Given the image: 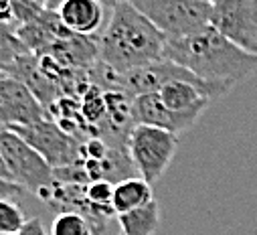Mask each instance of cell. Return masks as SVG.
Wrapping results in <instances>:
<instances>
[{"mask_svg":"<svg viewBox=\"0 0 257 235\" xmlns=\"http://www.w3.org/2000/svg\"><path fill=\"white\" fill-rule=\"evenodd\" d=\"M103 11L99 0H65L57 9V15L71 33L93 37L103 25Z\"/></svg>","mask_w":257,"mask_h":235,"instance_id":"obj_10","label":"cell"},{"mask_svg":"<svg viewBox=\"0 0 257 235\" xmlns=\"http://www.w3.org/2000/svg\"><path fill=\"white\" fill-rule=\"evenodd\" d=\"M47 9L31 3V0H13V13H15V25L23 27V25H31L35 21H39V17L45 13Z\"/></svg>","mask_w":257,"mask_h":235,"instance_id":"obj_15","label":"cell"},{"mask_svg":"<svg viewBox=\"0 0 257 235\" xmlns=\"http://www.w3.org/2000/svg\"><path fill=\"white\" fill-rule=\"evenodd\" d=\"M166 37L132 5L119 3L97 37V63L113 73H127L162 61Z\"/></svg>","mask_w":257,"mask_h":235,"instance_id":"obj_2","label":"cell"},{"mask_svg":"<svg viewBox=\"0 0 257 235\" xmlns=\"http://www.w3.org/2000/svg\"><path fill=\"white\" fill-rule=\"evenodd\" d=\"M164 57L227 91L257 71V57L239 49L213 25L180 39H168Z\"/></svg>","mask_w":257,"mask_h":235,"instance_id":"obj_1","label":"cell"},{"mask_svg":"<svg viewBox=\"0 0 257 235\" xmlns=\"http://www.w3.org/2000/svg\"><path fill=\"white\" fill-rule=\"evenodd\" d=\"M5 130H7V128H5V126H3V124H0V132H5Z\"/></svg>","mask_w":257,"mask_h":235,"instance_id":"obj_24","label":"cell"},{"mask_svg":"<svg viewBox=\"0 0 257 235\" xmlns=\"http://www.w3.org/2000/svg\"><path fill=\"white\" fill-rule=\"evenodd\" d=\"M150 201H154L152 185L146 183L142 176H130V179L115 183V187H113V203L111 205H113L115 215L130 213L138 207H144Z\"/></svg>","mask_w":257,"mask_h":235,"instance_id":"obj_11","label":"cell"},{"mask_svg":"<svg viewBox=\"0 0 257 235\" xmlns=\"http://www.w3.org/2000/svg\"><path fill=\"white\" fill-rule=\"evenodd\" d=\"M15 13H13V0H0V25H13Z\"/></svg>","mask_w":257,"mask_h":235,"instance_id":"obj_18","label":"cell"},{"mask_svg":"<svg viewBox=\"0 0 257 235\" xmlns=\"http://www.w3.org/2000/svg\"><path fill=\"white\" fill-rule=\"evenodd\" d=\"M23 187H19L17 183H11V181H5L0 179V199H15L19 195H23Z\"/></svg>","mask_w":257,"mask_h":235,"instance_id":"obj_17","label":"cell"},{"mask_svg":"<svg viewBox=\"0 0 257 235\" xmlns=\"http://www.w3.org/2000/svg\"><path fill=\"white\" fill-rule=\"evenodd\" d=\"M49 118L33 89L13 75H0V124L7 130L31 126Z\"/></svg>","mask_w":257,"mask_h":235,"instance_id":"obj_8","label":"cell"},{"mask_svg":"<svg viewBox=\"0 0 257 235\" xmlns=\"http://www.w3.org/2000/svg\"><path fill=\"white\" fill-rule=\"evenodd\" d=\"M0 148H3L13 183L47 203L57 183L55 168L13 130L0 132Z\"/></svg>","mask_w":257,"mask_h":235,"instance_id":"obj_4","label":"cell"},{"mask_svg":"<svg viewBox=\"0 0 257 235\" xmlns=\"http://www.w3.org/2000/svg\"><path fill=\"white\" fill-rule=\"evenodd\" d=\"M117 223L123 235H154L160 225V207L154 199L144 207L117 215Z\"/></svg>","mask_w":257,"mask_h":235,"instance_id":"obj_12","label":"cell"},{"mask_svg":"<svg viewBox=\"0 0 257 235\" xmlns=\"http://www.w3.org/2000/svg\"><path fill=\"white\" fill-rule=\"evenodd\" d=\"M31 3H35V5H39V7H43V9L49 7V0H31Z\"/></svg>","mask_w":257,"mask_h":235,"instance_id":"obj_22","label":"cell"},{"mask_svg":"<svg viewBox=\"0 0 257 235\" xmlns=\"http://www.w3.org/2000/svg\"><path fill=\"white\" fill-rule=\"evenodd\" d=\"M166 39H180L211 25L213 5L207 0H127Z\"/></svg>","mask_w":257,"mask_h":235,"instance_id":"obj_3","label":"cell"},{"mask_svg":"<svg viewBox=\"0 0 257 235\" xmlns=\"http://www.w3.org/2000/svg\"><path fill=\"white\" fill-rule=\"evenodd\" d=\"M11 130L17 132L25 142H29L53 168L73 166L81 160V140L65 132L51 118Z\"/></svg>","mask_w":257,"mask_h":235,"instance_id":"obj_6","label":"cell"},{"mask_svg":"<svg viewBox=\"0 0 257 235\" xmlns=\"http://www.w3.org/2000/svg\"><path fill=\"white\" fill-rule=\"evenodd\" d=\"M0 179H5V181H11V183H13V179H11V172H9V166H7V162H5L3 148H0Z\"/></svg>","mask_w":257,"mask_h":235,"instance_id":"obj_19","label":"cell"},{"mask_svg":"<svg viewBox=\"0 0 257 235\" xmlns=\"http://www.w3.org/2000/svg\"><path fill=\"white\" fill-rule=\"evenodd\" d=\"M25 223V213L13 199H0V233L19 235Z\"/></svg>","mask_w":257,"mask_h":235,"instance_id":"obj_14","label":"cell"},{"mask_svg":"<svg viewBox=\"0 0 257 235\" xmlns=\"http://www.w3.org/2000/svg\"><path fill=\"white\" fill-rule=\"evenodd\" d=\"M51 235H95L91 221L75 211H63L51 225Z\"/></svg>","mask_w":257,"mask_h":235,"instance_id":"obj_13","label":"cell"},{"mask_svg":"<svg viewBox=\"0 0 257 235\" xmlns=\"http://www.w3.org/2000/svg\"><path fill=\"white\" fill-rule=\"evenodd\" d=\"M176 134L152 126H134L127 140V152L138 176L150 185L158 183L160 176L166 172L176 154Z\"/></svg>","mask_w":257,"mask_h":235,"instance_id":"obj_5","label":"cell"},{"mask_svg":"<svg viewBox=\"0 0 257 235\" xmlns=\"http://www.w3.org/2000/svg\"><path fill=\"white\" fill-rule=\"evenodd\" d=\"M99 3L103 5V9H105V11H113L119 3H123V0H99Z\"/></svg>","mask_w":257,"mask_h":235,"instance_id":"obj_20","label":"cell"},{"mask_svg":"<svg viewBox=\"0 0 257 235\" xmlns=\"http://www.w3.org/2000/svg\"><path fill=\"white\" fill-rule=\"evenodd\" d=\"M19 235H49V233H47V229L43 227V221H41L39 217H33V219H29V221L23 225V229L19 231Z\"/></svg>","mask_w":257,"mask_h":235,"instance_id":"obj_16","label":"cell"},{"mask_svg":"<svg viewBox=\"0 0 257 235\" xmlns=\"http://www.w3.org/2000/svg\"><path fill=\"white\" fill-rule=\"evenodd\" d=\"M61 3H65V0H49V7H47V11H57V9L61 7Z\"/></svg>","mask_w":257,"mask_h":235,"instance_id":"obj_21","label":"cell"},{"mask_svg":"<svg viewBox=\"0 0 257 235\" xmlns=\"http://www.w3.org/2000/svg\"><path fill=\"white\" fill-rule=\"evenodd\" d=\"M132 113L136 126H152V128H162L172 134L188 130L192 124L197 122L195 115L186 113H174L170 111L164 101L160 99L158 93H144L134 97L132 101Z\"/></svg>","mask_w":257,"mask_h":235,"instance_id":"obj_9","label":"cell"},{"mask_svg":"<svg viewBox=\"0 0 257 235\" xmlns=\"http://www.w3.org/2000/svg\"><path fill=\"white\" fill-rule=\"evenodd\" d=\"M207 3H211V5H217V3H221V0H207Z\"/></svg>","mask_w":257,"mask_h":235,"instance_id":"obj_23","label":"cell"},{"mask_svg":"<svg viewBox=\"0 0 257 235\" xmlns=\"http://www.w3.org/2000/svg\"><path fill=\"white\" fill-rule=\"evenodd\" d=\"M121 235H123V233H121Z\"/></svg>","mask_w":257,"mask_h":235,"instance_id":"obj_26","label":"cell"},{"mask_svg":"<svg viewBox=\"0 0 257 235\" xmlns=\"http://www.w3.org/2000/svg\"><path fill=\"white\" fill-rule=\"evenodd\" d=\"M0 235H13V233H0Z\"/></svg>","mask_w":257,"mask_h":235,"instance_id":"obj_25","label":"cell"},{"mask_svg":"<svg viewBox=\"0 0 257 235\" xmlns=\"http://www.w3.org/2000/svg\"><path fill=\"white\" fill-rule=\"evenodd\" d=\"M211 25L239 49L257 57V0H221L213 5Z\"/></svg>","mask_w":257,"mask_h":235,"instance_id":"obj_7","label":"cell"}]
</instances>
